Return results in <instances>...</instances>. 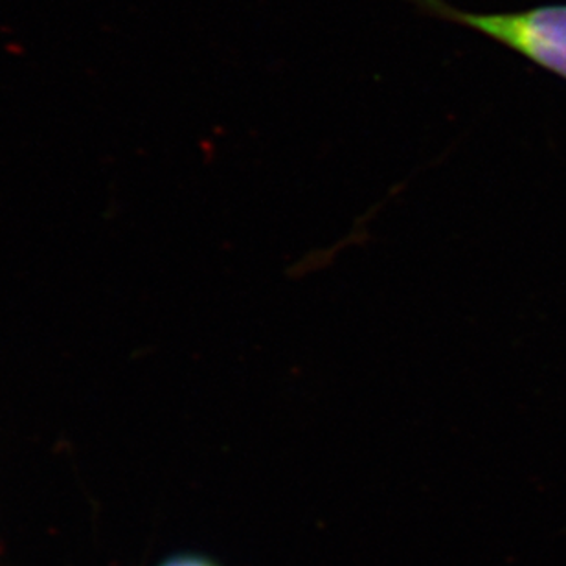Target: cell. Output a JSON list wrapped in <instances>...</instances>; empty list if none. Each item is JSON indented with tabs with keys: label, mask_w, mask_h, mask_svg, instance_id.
Here are the masks:
<instances>
[{
	"label": "cell",
	"mask_w": 566,
	"mask_h": 566,
	"mask_svg": "<svg viewBox=\"0 0 566 566\" xmlns=\"http://www.w3.org/2000/svg\"><path fill=\"white\" fill-rule=\"evenodd\" d=\"M423 15L469 28L566 80V4L476 13L447 0H407Z\"/></svg>",
	"instance_id": "1"
},
{
	"label": "cell",
	"mask_w": 566,
	"mask_h": 566,
	"mask_svg": "<svg viewBox=\"0 0 566 566\" xmlns=\"http://www.w3.org/2000/svg\"><path fill=\"white\" fill-rule=\"evenodd\" d=\"M158 566H218L207 557L193 556V554H180V556L169 557Z\"/></svg>",
	"instance_id": "2"
}]
</instances>
